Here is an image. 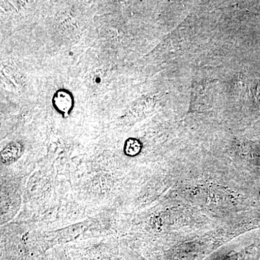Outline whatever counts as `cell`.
Returning <instances> with one entry per match:
<instances>
[{"mask_svg":"<svg viewBox=\"0 0 260 260\" xmlns=\"http://www.w3.org/2000/svg\"><path fill=\"white\" fill-rule=\"evenodd\" d=\"M23 153V146L18 142L10 143L2 151L1 160L3 164H10L16 161Z\"/></svg>","mask_w":260,"mask_h":260,"instance_id":"2","label":"cell"},{"mask_svg":"<svg viewBox=\"0 0 260 260\" xmlns=\"http://www.w3.org/2000/svg\"><path fill=\"white\" fill-rule=\"evenodd\" d=\"M52 105L56 112L63 117H68L74 109V96L70 90L64 88L59 89L53 95Z\"/></svg>","mask_w":260,"mask_h":260,"instance_id":"1","label":"cell"},{"mask_svg":"<svg viewBox=\"0 0 260 260\" xmlns=\"http://www.w3.org/2000/svg\"><path fill=\"white\" fill-rule=\"evenodd\" d=\"M141 150V144L139 140L129 138L126 140L124 147V152L128 156H134L138 155Z\"/></svg>","mask_w":260,"mask_h":260,"instance_id":"3","label":"cell"}]
</instances>
